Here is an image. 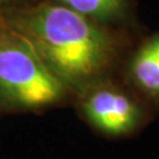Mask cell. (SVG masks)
<instances>
[{"mask_svg":"<svg viewBox=\"0 0 159 159\" xmlns=\"http://www.w3.org/2000/svg\"><path fill=\"white\" fill-rule=\"evenodd\" d=\"M2 14L65 87H90L112 65V35L61 4L43 2Z\"/></svg>","mask_w":159,"mask_h":159,"instance_id":"obj_1","label":"cell"},{"mask_svg":"<svg viewBox=\"0 0 159 159\" xmlns=\"http://www.w3.org/2000/svg\"><path fill=\"white\" fill-rule=\"evenodd\" d=\"M65 90L29 40L0 12V94L16 106L38 108L60 100Z\"/></svg>","mask_w":159,"mask_h":159,"instance_id":"obj_2","label":"cell"},{"mask_svg":"<svg viewBox=\"0 0 159 159\" xmlns=\"http://www.w3.org/2000/svg\"><path fill=\"white\" fill-rule=\"evenodd\" d=\"M90 89L83 111L96 130L107 136H124L138 126L142 113L131 97L114 86L91 85Z\"/></svg>","mask_w":159,"mask_h":159,"instance_id":"obj_3","label":"cell"},{"mask_svg":"<svg viewBox=\"0 0 159 159\" xmlns=\"http://www.w3.org/2000/svg\"><path fill=\"white\" fill-rule=\"evenodd\" d=\"M130 74L144 93L159 100V33L136 52L130 64Z\"/></svg>","mask_w":159,"mask_h":159,"instance_id":"obj_4","label":"cell"},{"mask_svg":"<svg viewBox=\"0 0 159 159\" xmlns=\"http://www.w3.org/2000/svg\"><path fill=\"white\" fill-rule=\"evenodd\" d=\"M61 5L71 8L98 24H106L121 17L126 0H58Z\"/></svg>","mask_w":159,"mask_h":159,"instance_id":"obj_5","label":"cell"},{"mask_svg":"<svg viewBox=\"0 0 159 159\" xmlns=\"http://www.w3.org/2000/svg\"><path fill=\"white\" fill-rule=\"evenodd\" d=\"M10 1H16V0H0V2H10Z\"/></svg>","mask_w":159,"mask_h":159,"instance_id":"obj_6","label":"cell"}]
</instances>
